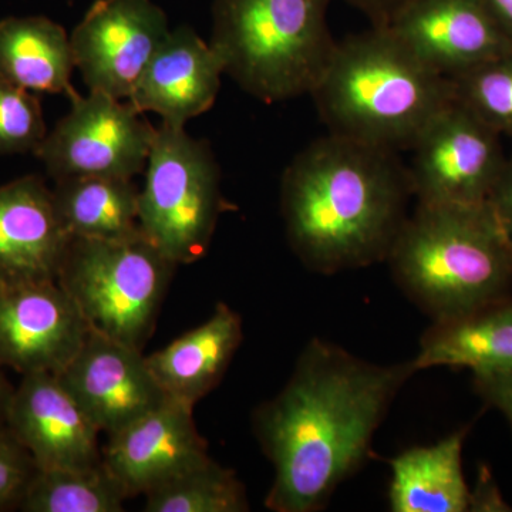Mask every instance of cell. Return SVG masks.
<instances>
[{"label":"cell","mask_w":512,"mask_h":512,"mask_svg":"<svg viewBox=\"0 0 512 512\" xmlns=\"http://www.w3.org/2000/svg\"><path fill=\"white\" fill-rule=\"evenodd\" d=\"M147 512H247L251 510L237 474L208 457L144 495Z\"/></svg>","instance_id":"cb8c5ba5"},{"label":"cell","mask_w":512,"mask_h":512,"mask_svg":"<svg viewBox=\"0 0 512 512\" xmlns=\"http://www.w3.org/2000/svg\"><path fill=\"white\" fill-rule=\"evenodd\" d=\"M55 183L53 200L70 237L120 241L143 235L140 190L130 178L70 177Z\"/></svg>","instance_id":"7402d4cb"},{"label":"cell","mask_w":512,"mask_h":512,"mask_svg":"<svg viewBox=\"0 0 512 512\" xmlns=\"http://www.w3.org/2000/svg\"><path fill=\"white\" fill-rule=\"evenodd\" d=\"M413 359L376 365L335 343L312 339L288 383L252 416L274 467L265 505L274 512H316L372 453L376 430L407 380Z\"/></svg>","instance_id":"6da1fadb"},{"label":"cell","mask_w":512,"mask_h":512,"mask_svg":"<svg viewBox=\"0 0 512 512\" xmlns=\"http://www.w3.org/2000/svg\"><path fill=\"white\" fill-rule=\"evenodd\" d=\"M332 0H214L210 45L224 72L264 103L311 94L335 53Z\"/></svg>","instance_id":"5b68a950"},{"label":"cell","mask_w":512,"mask_h":512,"mask_svg":"<svg viewBox=\"0 0 512 512\" xmlns=\"http://www.w3.org/2000/svg\"><path fill=\"white\" fill-rule=\"evenodd\" d=\"M6 426L39 470L101 463L96 424L55 373H30L13 390Z\"/></svg>","instance_id":"9a60e30c"},{"label":"cell","mask_w":512,"mask_h":512,"mask_svg":"<svg viewBox=\"0 0 512 512\" xmlns=\"http://www.w3.org/2000/svg\"><path fill=\"white\" fill-rule=\"evenodd\" d=\"M353 8L360 10L372 23L373 28H386L403 9L414 0H346Z\"/></svg>","instance_id":"f546056e"},{"label":"cell","mask_w":512,"mask_h":512,"mask_svg":"<svg viewBox=\"0 0 512 512\" xmlns=\"http://www.w3.org/2000/svg\"><path fill=\"white\" fill-rule=\"evenodd\" d=\"M56 376L107 436L168 399L140 349L92 329Z\"/></svg>","instance_id":"7c38bea8"},{"label":"cell","mask_w":512,"mask_h":512,"mask_svg":"<svg viewBox=\"0 0 512 512\" xmlns=\"http://www.w3.org/2000/svg\"><path fill=\"white\" fill-rule=\"evenodd\" d=\"M74 63L66 30L42 16L0 22V76L33 93L67 94Z\"/></svg>","instance_id":"44dd1931"},{"label":"cell","mask_w":512,"mask_h":512,"mask_svg":"<svg viewBox=\"0 0 512 512\" xmlns=\"http://www.w3.org/2000/svg\"><path fill=\"white\" fill-rule=\"evenodd\" d=\"M127 495L103 461L97 466L37 470L19 510L121 512Z\"/></svg>","instance_id":"603a6c76"},{"label":"cell","mask_w":512,"mask_h":512,"mask_svg":"<svg viewBox=\"0 0 512 512\" xmlns=\"http://www.w3.org/2000/svg\"><path fill=\"white\" fill-rule=\"evenodd\" d=\"M487 201L512 247V156L505 160Z\"/></svg>","instance_id":"f1b7e54d"},{"label":"cell","mask_w":512,"mask_h":512,"mask_svg":"<svg viewBox=\"0 0 512 512\" xmlns=\"http://www.w3.org/2000/svg\"><path fill=\"white\" fill-rule=\"evenodd\" d=\"M70 241L42 178L0 187V285L57 281Z\"/></svg>","instance_id":"2e32d148"},{"label":"cell","mask_w":512,"mask_h":512,"mask_svg":"<svg viewBox=\"0 0 512 512\" xmlns=\"http://www.w3.org/2000/svg\"><path fill=\"white\" fill-rule=\"evenodd\" d=\"M90 328L57 281L0 285V366L23 375L62 372Z\"/></svg>","instance_id":"8fae6325"},{"label":"cell","mask_w":512,"mask_h":512,"mask_svg":"<svg viewBox=\"0 0 512 512\" xmlns=\"http://www.w3.org/2000/svg\"><path fill=\"white\" fill-rule=\"evenodd\" d=\"M242 336L239 313L218 303L198 328L147 356L148 367L168 399L194 407L220 384Z\"/></svg>","instance_id":"ac0fdd59"},{"label":"cell","mask_w":512,"mask_h":512,"mask_svg":"<svg viewBox=\"0 0 512 512\" xmlns=\"http://www.w3.org/2000/svg\"><path fill=\"white\" fill-rule=\"evenodd\" d=\"M417 372L466 367L473 375L512 372V295L461 318L433 322L413 357Z\"/></svg>","instance_id":"d6986e66"},{"label":"cell","mask_w":512,"mask_h":512,"mask_svg":"<svg viewBox=\"0 0 512 512\" xmlns=\"http://www.w3.org/2000/svg\"><path fill=\"white\" fill-rule=\"evenodd\" d=\"M208 457L194 407L173 399L110 434L101 451L104 467L128 498L156 490Z\"/></svg>","instance_id":"5bb4252c"},{"label":"cell","mask_w":512,"mask_h":512,"mask_svg":"<svg viewBox=\"0 0 512 512\" xmlns=\"http://www.w3.org/2000/svg\"><path fill=\"white\" fill-rule=\"evenodd\" d=\"M46 136L36 93L0 76V156L35 153Z\"/></svg>","instance_id":"484cf974"},{"label":"cell","mask_w":512,"mask_h":512,"mask_svg":"<svg viewBox=\"0 0 512 512\" xmlns=\"http://www.w3.org/2000/svg\"><path fill=\"white\" fill-rule=\"evenodd\" d=\"M138 210L144 237L175 265L204 258L220 215L229 210L210 144L188 136L184 127L161 124L148 154Z\"/></svg>","instance_id":"52a82bcc"},{"label":"cell","mask_w":512,"mask_h":512,"mask_svg":"<svg viewBox=\"0 0 512 512\" xmlns=\"http://www.w3.org/2000/svg\"><path fill=\"white\" fill-rule=\"evenodd\" d=\"M480 490L471 493V511H510L487 474V481L481 480Z\"/></svg>","instance_id":"4dcf8cb0"},{"label":"cell","mask_w":512,"mask_h":512,"mask_svg":"<svg viewBox=\"0 0 512 512\" xmlns=\"http://www.w3.org/2000/svg\"><path fill=\"white\" fill-rule=\"evenodd\" d=\"M409 168L417 204H481L505 160L500 134L456 100L421 133Z\"/></svg>","instance_id":"9c48e42d"},{"label":"cell","mask_w":512,"mask_h":512,"mask_svg":"<svg viewBox=\"0 0 512 512\" xmlns=\"http://www.w3.org/2000/svg\"><path fill=\"white\" fill-rule=\"evenodd\" d=\"M224 64L210 43L190 26H178L158 47L131 93L140 113H156L163 123L184 127L214 106Z\"/></svg>","instance_id":"e0dca14e"},{"label":"cell","mask_w":512,"mask_h":512,"mask_svg":"<svg viewBox=\"0 0 512 512\" xmlns=\"http://www.w3.org/2000/svg\"><path fill=\"white\" fill-rule=\"evenodd\" d=\"M414 198L409 168L394 151L330 134L286 168V237L306 268L322 275L386 262Z\"/></svg>","instance_id":"7a4b0ae2"},{"label":"cell","mask_w":512,"mask_h":512,"mask_svg":"<svg viewBox=\"0 0 512 512\" xmlns=\"http://www.w3.org/2000/svg\"><path fill=\"white\" fill-rule=\"evenodd\" d=\"M13 390H15V387L10 386L5 373H3V367L0 366V426H5L6 424V417H8L9 404L10 400H12Z\"/></svg>","instance_id":"d6a6232c"},{"label":"cell","mask_w":512,"mask_h":512,"mask_svg":"<svg viewBox=\"0 0 512 512\" xmlns=\"http://www.w3.org/2000/svg\"><path fill=\"white\" fill-rule=\"evenodd\" d=\"M177 268L144 235L72 238L57 282L92 330L143 350Z\"/></svg>","instance_id":"8992f818"},{"label":"cell","mask_w":512,"mask_h":512,"mask_svg":"<svg viewBox=\"0 0 512 512\" xmlns=\"http://www.w3.org/2000/svg\"><path fill=\"white\" fill-rule=\"evenodd\" d=\"M311 96L330 134L394 153L413 148L454 101L450 79L373 26L336 45Z\"/></svg>","instance_id":"3957f363"},{"label":"cell","mask_w":512,"mask_h":512,"mask_svg":"<svg viewBox=\"0 0 512 512\" xmlns=\"http://www.w3.org/2000/svg\"><path fill=\"white\" fill-rule=\"evenodd\" d=\"M467 433L464 427L431 446L409 448L389 460L390 511H471V491L461 466Z\"/></svg>","instance_id":"ffe728a7"},{"label":"cell","mask_w":512,"mask_h":512,"mask_svg":"<svg viewBox=\"0 0 512 512\" xmlns=\"http://www.w3.org/2000/svg\"><path fill=\"white\" fill-rule=\"evenodd\" d=\"M386 262L396 284L433 322L511 295L512 247L488 201L417 204Z\"/></svg>","instance_id":"277c9868"},{"label":"cell","mask_w":512,"mask_h":512,"mask_svg":"<svg viewBox=\"0 0 512 512\" xmlns=\"http://www.w3.org/2000/svg\"><path fill=\"white\" fill-rule=\"evenodd\" d=\"M39 467L8 426H0V511L19 510Z\"/></svg>","instance_id":"4316f807"},{"label":"cell","mask_w":512,"mask_h":512,"mask_svg":"<svg viewBox=\"0 0 512 512\" xmlns=\"http://www.w3.org/2000/svg\"><path fill=\"white\" fill-rule=\"evenodd\" d=\"M171 29L153 0H96L70 40L89 92L128 100Z\"/></svg>","instance_id":"30bf717a"},{"label":"cell","mask_w":512,"mask_h":512,"mask_svg":"<svg viewBox=\"0 0 512 512\" xmlns=\"http://www.w3.org/2000/svg\"><path fill=\"white\" fill-rule=\"evenodd\" d=\"M450 80L458 104L495 133L512 137V50Z\"/></svg>","instance_id":"d4e9b609"},{"label":"cell","mask_w":512,"mask_h":512,"mask_svg":"<svg viewBox=\"0 0 512 512\" xmlns=\"http://www.w3.org/2000/svg\"><path fill=\"white\" fill-rule=\"evenodd\" d=\"M72 109L35 151L55 181L70 177L133 178L146 170L157 128L130 103L72 89Z\"/></svg>","instance_id":"ba28073f"},{"label":"cell","mask_w":512,"mask_h":512,"mask_svg":"<svg viewBox=\"0 0 512 512\" xmlns=\"http://www.w3.org/2000/svg\"><path fill=\"white\" fill-rule=\"evenodd\" d=\"M484 2L512 40V0H484Z\"/></svg>","instance_id":"1f68e13d"},{"label":"cell","mask_w":512,"mask_h":512,"mask_svg":"<svg viewBox=\"0 0 512 512\" xmlns=\"http://www.w3.org/2000/svg\"><path fill=\"white\" fill-rule=\"evenodd\" d=\"M386 29L446 79L512 50L484 0H414Z\"/></svg>","instance_id":"4fadbf2b"},{"label":"cell","mask_w":512,"mask_h":512,"mask_svg":"<svg viewBox=\"0 0 512 512\" xmlns=\"http://www.w3.org/2000/svg\"><path fill=\"white\" fill-rule=\"evenodd\" d=\"M474 387L485 403L503 414L512 429V372L474 375Z\"/></svg>","instance_id":"83f0119b"}]
</instances>
